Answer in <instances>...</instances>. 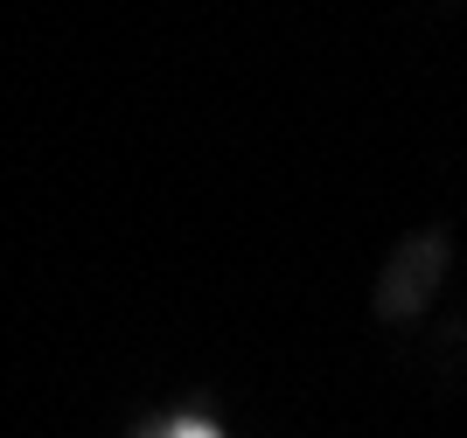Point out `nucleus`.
I'll return each mask as SVG.
<instances>
[{
	"instance_id": "obj_1",
	"label": "nucleus",
	"mask_w": 467,
	"mask_h": 438,
	"mask_svg": "<svg viewBox=\"0 0 467 438\" xmlns=\"http://www.w3.org/2000/svg\"><path fill=\"white\" fill-rule=\"evenodd\" d=\"M175 438H216V432H202V424H182V432Z\"/></svg>"
}]
</instances>
